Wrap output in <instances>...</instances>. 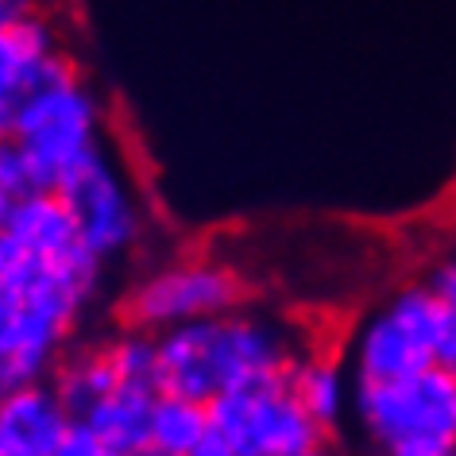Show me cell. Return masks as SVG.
I'll return each mask as SVG.
<instances>
[{
  "instance_id": "27",
  "label": "cell",
  "mask_w": 456,
  "mask_h": 456,
  "mask_svg": "<svg viewBox=\"0 0 456 456\" xmlns=\"http://www.w3.org/2000/svg\"><path fill=\"white\" fill-rule=\"evenodd\" d=\"M452 198H456V182H452Z\"/></svg>"
},
{
  "instance_id": "5",
  "label": "cell",
  "mask_w": 456,
  "mask_h": 456,
  "mask_svg": "<svg viewBox=\"0 0 456 456\" xmlns=\"http://www.w3.org/2000/svg\"><path fill=\"white\" fill-rule=\"evenodd\" d=\"M54 193L70 209L77 236L97 259H117L140 240L143 213L135 205L132 186L120 175L117 159L105 151L101 140L59 178Z\"/></svg>"
},
{
  "instance_id": "3",
  "label": "cell",
  "mask_w": 456,
  "mask_h": 456,
  "mask_svg": "<svg viewBox=\"0 0 456 456\" xmlns=\"http://www.w3.org/2000/svg\"><path fill=\"white\" fill-rule=\"evenodd\" d=\"M12 135L28 155L36 190H54L66 170L101 140V109L82 77H66L16 101Z\"/></svg>"
},
{
  "instance_id": "8",
  "label": "cell",
  "mask_w": 456,
  "mask_h": 456,
  "mask_svg": "<svg viewBox=\"0 0 456 456\" xmlns=\"http://www.w3.org/2000/svg\"><path fill=\"white\" fill-rule=\"evenodd\" d=\"M70 426H74L70 410L62 406L54 387H47L43 379L24 383L0 398V429L28 456H51Z\"/></svg>"
},
{
  "instance_id": "11",
  "label": "cell",
  "mask_w": 456,
  "mask_h": 456,
  "mask_svg": "<svg viewBox=\"0 0 456 456\" xmlns=\"http://www.w3.org/2000/svg\"><path fill=\"white\" fill-rule=\"evenodd\" d=\"M387 305L403 317V325L418 337V345L426 348V356L437 368L456 371V305L452 302H444L429 282H410Z\"/></svg>"
},
{
  "instance_id": "23",
  "label": "cell",
  "mask_w": 456,
  "mask_h": 456,
  "mask_svg": "<svg viewBox=\"0 0 456 456\" xmlns=\"http://www.w3.org/2000/svg\"><path fill=\"white\" fill-rule=\"evenodd\" d=\"M12 205H16V198H8V193L0 190V228H4L8 216H12Z\"/></svg>"
},
{
  "instance_id": "20",
  "label": "cell",
  "mask_w": 456,
  "mask_h": 456,
  "mask_svg": "<svg viewBox=\"0 0 456 456\" xmlns=\"http://www.w3.org/2000/svg\"><path fill=\"white\" fill-rule=\"evenodd\" d=\"M28 16H36L31 0H0V36H4V31H12L16 24H24Z\"/></svg>"
},
{
  "instance_id": "17",
  "label": "cell",
  "mask_w": 456,
  "mask_h": 456,
  "mask_svg": "<svg viewBox=\"0 0 456 456\" xmlns=\"http://www.w3.org/2000/svg\"><path fill=\"white\" fill-rule=\"evenodd\" d=\"M0 190L8 198H24V193H36V178H31L28 155L24 147L16 143V135H0Z\"/></svg>"
},
{
  "instance_id": "12",
  "label": "cell",
  "mask_w": 456,
  "mask_h": 456,
  "mask_svg": "<svg viewBox=\"0 0 456 456\" xmlns=\"http://www.w3.org/2000/svg\"><path fill=\"white\" fill-rule=\"evenodd\" d=\"M54 51H59L54 47V31L39 16H28L24 24H16L12 31L0 36V109L8 112L16 109V101L31 89L39 66Z\"/></svg>"
},
{
  "instance_id": "21",
  "label": "cell",
  "mask_w": 456,
  "mask_h": 456,
  "mask_svg": "<svg viewBox=\"0 0 456 456\" xmlns=\"http://www.w3.org/2000/svg\"><path fill=\"white\" fill-rule=\"evenodd\" d=\"M24 383H28V379L20 375V368L4 356V352H0V398H4L8 391H16V387H24Z\"/></svg>"
},
{
  "instance_id": "24",
  "label": "cell",
  "mask_w": 456,
  "mask_h": 456,
  "mask_svg": "<svg viewBox=\"0 0 456 456\" xmlns=\"http://www.w3.org/2000/svg\"><path fill=\"white\" fill-rule=\"evenodd\" d=\"M8 132H12V112L0 109V135H8Z\"/></svg>"
},
{
  "instance_id": "14",
  "label": "cell",
  "mask_w": 456,
  "mask_h": 456,
  "mask_svg": "<svg viewBox=\"0 0 456 456\" xmlns=\"http://www.w3.org/2000/svg\"><path fill=\"white\" fill-rule=\"evenodd\" d=\"M209 433V403L163 395L159 391L151 410V444L170 456H190Z\"/></svg>"
},
{
  "instance_id": "19",
  "label": "cell",
  "mask_w": 456,
  "mask_h": 456,
  "mask_svg": "<svg viewBox=\"0 0 456 456\" xmlns=\"http://www.w3.org/2000/svg\"><path fill=\"white\" fill-rule=\"evenodd\" d=\"M426 282H429V287L441 294L444 302H452V305H456V256L441 259V264L429 271V279H426Z\"/></svg>"
},
{
  "instance_id": "10",
  "label": "cell",
  "mask_w": 456,
  "mask_h": 456,
  "mask_svg": "<svg viewBox=\"0 0 456 456\" xmlns=\"http://www.w3.org/2000/svg\"><path fill=\"white\" fill-rule=\"evenodd\" d=\"M155 398H159V387L151 383H117L82 421L105 444L128 456L135 449H143V444H151Z\"/></svg>"
},
{
  "instance_id": "9",
  "label": "cell",
  "mask_w": 456,
  "mask_h": 456,
  "mask_svg": "<svg viewBox=\"0 0 456 456\" xmlns=\"http://www.w3.org/2000/svg\"><path fill=\"white\" fill-rule=\"evenodd\" d=\"M4 228L39 259H62L86 248L70 209H66L54 190H36V193L16 198L12 216H8Z\"/></svg>"
},
{
  "instance_id": "25",
  "label": "cell",
  "mask_w": 456,
  "mask_h": 456,
  "mask_svg": "<svg viewBox=\"0 0 456 456\" xmlns=\"http://www.w3.org/2000/svg\"><path fill=\"white\" fill-rule=\"evenodd\" d=\"M128 456H170V452L155 449V444H143V449H135V452H128Z\"/></svg>"
},
{
  "instance_id": "13",
  "label": "cell",
  "mask_w": 456,
  "mask_h": 456,
  "mask_svg": "<svg viewBox=\"0 0 456 456\" xmlns=\"http://www.w3.org/2000/svg\"><path fill=\"white\" fill-rule=\"evenodd\" d=\"M290 387L298 395V403L310 410V418L322 429H337L345 414L352 410V375L348 368H340L337 360L317 356L310 352L290 375Z\"/></svg>"
},
{
  "instance_id": "7",
  "label": "cell",
  "mask_w": 456,
  "mask_h": 456,
  "mask_svg": "<svg viewBox=\"0 0 456 456\" xmlns=\"http://www.w3.org/2000/svg\"><path fill=\"white\" fill-rule=\"evenodd\" d=\"M426 368H437V363L426 356V348L418 345V337L403 325V317L391 305H379L375 314H368L352 333L348 345L352 383H391Z\"/></svg>"
},
{
  "instance_id": "18",
  "label": "cell",
  "mask_w": 456,
  "mask_h": 456,
  "mask_svg": "<svg viewBox=\"0 0 456 456\" xmlns=\"http://www.w3.org/2000/svg\"><path fill=\"white\" fill-rule=\"evenodd\" d=\"M51 456H124V452H117L112 444L101 441L97 433L86 426V421H74V426L66 429V437L59 441V449H54Z\"/></svg>"
},
{
  "instance_id": "6",
  "label": "cell",
  "mask_w": 456,
  "mask_h": 456,
  "mask_svg": "<svg viewBox=\"0 0 456 456\" xmlns=\"http://www.w3.org/2000/svg\"><path fill=\"white\" fill-rule=\"evenodd\" d=\"M240 298L244 287L232 267L209 264V259H190V264L155 271L132 290L128 322L135 329H147V333H163V329L236 310Z\"/></svg>"
},
{
  "instance_id": "15",
  "label": "cell",
  "mask_w": 456,
  "mask_h": 456,
  "mask_svg": "<svg viewBox=\"0 0 456 456\" xmlns=\"http://www.w3.org/2000/svg\"><path fill=\"white\" fill-rule=\"evenodd\" d=\"M117 383H120L117 379V368L109 363L105 348H101V352H86V356L62 363L51 387H54V395L62 398V406L70 410V418L82 421Z\"/></svg>"
},
{
  "instance_id": "4",
  "label": "cell",
  "mask_w": 456,
  "mask_h": 456,
  "mask_svg": "<svg viewBox=\"0 0 456 456\" xmlns=\"http://www.w3.org/2000/svg\"><path fill=\"white\" fill-rule=\"evenodd\" d=\"M209 426L236 456H302L329 444V429L310 418L290 379L224 391L209 403Z\"/></svg>"
},
{
  "instance_id": "26",
  "label": "cell",
  "mask_w": 456,
  "mask_h": 456,
  "mask_svg": "<svg viewBox=\"0 0 456 456\" xmlns=\"http://www.w3.org/2000/svg\"><path fill=\"white\" fill-rule=\"evenodd\" d=\"M449 456H456V441H452V449H449Z\"/></svg>"
},
{
  "instance_id": "2",
  "label": "cell",
  "mask_w": 456,
  "mask_h": 456,
  "mask_svg": "<svg viewBox=\"0 0 456 456\" xmlns=\"http://www.w3.org/2000/svg\"><path fill=\"white\" fill-rule=\"evenodd\" d=\"M352 418L379 456H449L456 371L426 368L391 383H352Z\"/></svg>"
},
{
  "instance_id": "22",
  "label": "cell",
  "mask_w": 456,
  "mask_h": 456,
  "mask_svg": "<svg viewBox=\"0 0 456 456\" xmlns=\"http://www.w3.org/2000/svg\"><path fill=\"white\" fill-rule=\"evenodd\" d=\"M0 456H28L24 449H20V444L12 441V437H8V433L4 429H0Z\"/></svg>"
},
{
  "instance_id": "1",
  "label": "cell",
  "mask_w": 456,
  "mask_h": 456,
  "mask_svg": "<svg viewBox=\"0 0 456 456\" xmlns=\"http://www.w3.org/2000/svg\"><path fill=\"white\" fill-rule=\"evenodd\" d=\"M159 337V375L163 395L213 403L236 387L290 379L294 368L310 356L298 329L282 317L256 310H228L201 322L163 329Z\"/></svg>"
},
{
  "instance_id": "16",
  "label": "cell",
  "mask_w": 456,
  "mask_h": 456,
  "mask_svg": "<svg viewBox=\"0 0 456 456\" xmlns=\"http://www.w3.org/2000/svg\"><path fill=\"white\" fill-rule=\"evenodd\" d=\"M105 356L112 368H117L120 383H151L155 387V375H159V337L155 333L132 325V333L112 340L105 348Z\"/></svg>"
}]
</instances>
